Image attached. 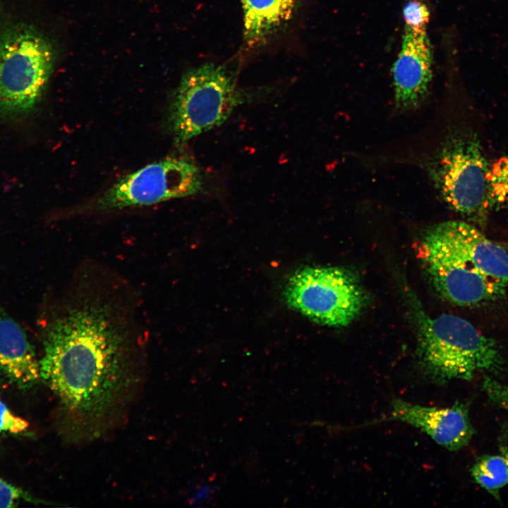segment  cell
<instances>
[{"mask_svg": "<svg viewBox=\"0 0 508 508\" xmlns=\"http://www.w3.org/2000/svg\"><path fill=\"white\" fill-rule=\"evenodd\" d=\"M41 327L40 378L59 399L70 436H101L135 383V343L125 308L83 288L50 310Z\"/></svg>", "mask_w": 508, "mask_h": 508, "instance_id": "1", "label": "cell"}, {"mask_svg": "<svg viewBox=\"0 0 508 508\" xmlns=\"http://www.w3.org/2000/svg\"><path fill=\"white\" fill-rule=\"evenodd\" d=\"M417 361L423 377L439 385L470 380L478 372L498 375L504 366L492 339L451 314L424 316L419 321Z\"/></svg>", "mask_w": 508, "mask_h": 508, "instance_id": "2", "label": "cell"}, {"mask_svg": "<svg viewBox=\"0 0 508 508\" xmlns=\"http://www.w3.org/2000/svg\"><path fill=\"white\" fill-rule=\"evenodd\" d=\"M54 49L25 24L0 28V118L23 116L39 102L52 73Z\"/></svg>", "mask_w": 508, "mask_h": 508, "instance_id": "3", "label": "cell"}, {"mask_svg": "<svg viewBox=\"0 0 508 508\" xmlns=\"http://www.w3.org/2000/svg\"><path fill=\"white\" fill-rule=\"evenodd\" d=\"M247 95L226 67L206 63L183 75L171 102L168 123L181 145L222 125Z\"/></svg>", "mask_w": 508, "mask_h": 508, "instance_id": "4", "label": "cell"}, {"mask_svg": "<svg viewBox=\"0 0 508 508\" xmlns=\"http://www.w3.org/2000/svg\"><path fill=\"white\" fill-rule=\"evenodd\" d=\"M490 169L478 135L462 129L452 133L436 154L432 175L451 209L481 223L492 209Z\"/></svg>", "mask_w": 508, "mask_h": 508, "instance_id": "5", "label": "cell"}, {"mask_svg": "<svg viewBox=\"0 0 508 508\" xmlns=\"http://www.w3.org/2000/svg\"><path fill=\"white\" fill-rule=\"evenodd\" d=\"M284 297L293 309L333 327L352 322L366 300L357 278L337 267H307L296 272L285 286Z\"/></svg>", "mask_w": 508, "mask_h": 508, "instance_id": "6", "label": "cell"}, {"mask_svg": "<svg viewBox=\"0 0 508 508\" xmlns=\"http://www.w3.org/2000/svg\"><path fill=\"white\" fill-rule=\"evenodd\" d=\"M418 253L435 289L453 303L463 306L483 304L504 291L480 272L444 222L425 234Z\"/></svg>", "mask_w": 508, "mask_h": 508, "instance_id": "7", "label": "cell"}, {"mask_svg": "<svg viewBox=\"0 0 508 508\" xmlns=\"http://www.w3.org/2000/svg\"><path fill=\"white\" fill-rule=\"evenodd\" d=\"M202 186V176L195 163L169 158L123 176L83 210L102 212L150 205L195 195Z\"/></svg>", "mask_w": 508, "mask_h": 508, "instance_id": "8", "label": "cell"}, {"mask_svg": "<svg viewBox=\"0 0 508 508\" xmlns=\"http://www.w3.org/2000/svg\"><path fill=\"white\" fill-rule=\"evenodd\" d=\"M428 28L404 27L401 48L392 67L396 107L413 110L427 98L433 76V50Z\"/></svg>", "mask_w": 508, "mask_h": 508, "instance_id": "9", "label": "cell"}, {"mask_svg": "<svg viewBox=\"0 0 508 508\" xmlns=\"http://www.w3.org/2000/svg\"><path fill=\"white\" fill-rule=\"evenodd\" d=\"M389 416L379 421H399L421 430L437 444L449 451L466 447L474 435L466 404L449 407L425 406L395 398Z\"/></svg>", "mask_w": 508, "mask_h": 508, "instance_id": "10", "label": "cell"}, {"mask_svg": "<svg viewBox=\"0 0 508 508\" xmlns=\"http://www.w3.org/2000/svg\"><path fill=\"white\" fill-rule=\"evenodd\" d=\"M0 375L22 389L40 378V361L26 332L1 304Z\"/></svg>", "mask_w": 508, "mask_h": 508, "instance_id": "11", "label": "cell"}, {"mask_svg": "<svg viewBox=\"0 0 508 508\" xmlns=\"http://www.w3.org/2000/svg\"><path fill=\"white\" fill-rule=\"evenodd\" d=\"M299 0H240L244 45H265L292 19Z\"/></svg>", "mask_w": 508, "mask_h": 508, "instance_id": "12", "label": "cell"}, {"mask_svg": "<svg viewBox=\"0 0 508 508\" xmlns=\"http://www.w3.org/2000/svg\"><path fill=\"white\" fill-rule=\"evenodd\" d=\"M471 474L478 485L497 499L500 489L508 484V466L501 454L480 457L471 467Z\"/></svg>", "mask_w": 508, "mask_h": 508, "instance_id": "13", "label": "cell"}, {"mask_svg": "<svg viewBox=\"0 0 508 508\" xmlns=\"http://www.w3.org/2000/svg\"><path fill=\"white\" fill-rule=\"evenodd\" d=\"M489 179L492 209L508 208V154L491 166Z\"/></svg>", "mask_w": 508, "mask_h": 508, "instance_id": "14", "label": "cell"}, {"mask_svg": "<svg viewBox=\"0 0 508 508\" xmlns=\"http://www.w3.org/2000/svg\"><path fill=\"white\" fill-rule=\"evenodd\" d=\"M404 25L414 28H428L430 11L423 0H408L402 10Z\"/></svg>", "mask_w": 508, "mask_h": 508, "instance_id": "15", "label": "cell"}, {"mask_svg": "<svg viewBox=\"0 0 508 508\" xmlns=\"http://www.w3.org/2000/svg\"><path fill=\"white\" fill-rule=\"evenodd\" d=\"M482 388L492 403L508 411V385L485 375Z\"/></svg>", "mask_w": 508, "mask_h": 508, "instance_id": "16", "label": "cell"}, {"mask_svg": "<svg viewBox=\"0 0 508 508\" xmlns=\"http://www.w3.org/2000/svg\"><path fill=\"white\" fill-rule=\"evenodd\" d=\"M20 500L33 501L28 494L0 477V507H16Z\"/></svg>", "mask_w": 508, "mask_h": 508, "instance_id": "17", "label": "cell"}, {"mask_svg": "<svg viewBox=\"0 0 508 508\" xmlns=\"http://www.w3.org/2000/svg\"><path fill=\"white\" fill-rule=\"evenodd\" d=\"M28 422L25 419L14 416L7 406L0 401V433L8 431L18 433L28 427Z\"/></svg>", "mask_w": 508, "mask_h": 508, "instance_id": "18", "label": "cell"}, {"mask_svg": "<svg viewBox=\"0 0 508 508\" xmlns=\"http://www.w3.org/2000/svg\"><path fill=\"white\" fill-rule=\"evenodd\" d=\"M500 454L504 456L508 466V429H504L499 440Z\"/></svg>", "mask_w": 508, "mask_h": 508, "instance_id": "19", "label": "cell"}, {"mask_svg": "<svg viewBox=\"0 0 508 508\" xmlns=\"http://www.w3.org/2000/svg\"><path fill=\"white\" fill-rule=\"evenodd\" d=\"M211 492L212 491L210 488H202L195 496V502H202L205 501L210 497Z\"/></svg>", "mask_w": 508, "mask_h": 508, "instance_id": "20", "label": "cell"}]
</instances>
